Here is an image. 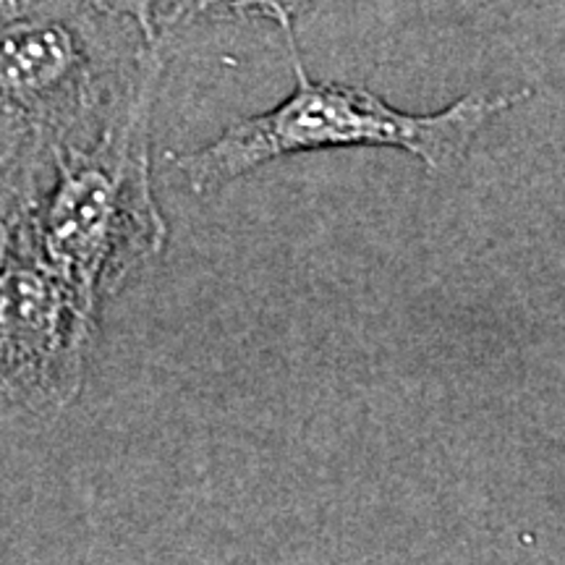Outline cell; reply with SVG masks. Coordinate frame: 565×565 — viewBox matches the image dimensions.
<instances>
[{
    "label": "cell",
    "mask_w": 565,
    "mask_h": 565,
    "mask_svg": "<svg viewBox=\"0 0 565 565\" xmlns=\"http://www.w3.org/2000/svg\"><path fill=\"white\" fill-rule=\"evenodd\" d=\"M162 45L87 0H30L0 17V154L53 168L160 87Z\"/></svg>",
    "instance_id": "6da1fadb"
},
{
    "label": "cell",
    "mask_w": 565,
    "mask_h": 565,
    "mask_svg": "<svg viewBox=\"0 0 565 565\" xmlns=\"http://www.w3.org/2000/svg\"><path fill=\"white\" fill-rule=\"evenodd\" d=\"M286 40L296 76L291 95L270 110L231 124L200 150L181 154L179 171L192 194H215L291 154L351 147L404 150L429 173H450L500 113L529 97V92H469L437 113H406L356 84L312 79L294 32Z\"/></svg>",
    "instance_id": "7a4b0ae2"
},
{
    "label": "cell",
    "mask_w": 565,
    "mask_h": 565,
    "mask_svg": "<svg viewBox=\"0 0 565 565\" xmlns=\"http://www.w3.org/2000/svg\"><path fill=\"white\" fill-rule=\"evenodd\" d=\"M147 89L113 129L55 160L34 215L42 257L100 303L166 252L168 221L152 181V110Z\"/></svg>",
    "instance_id": "3957f363"
},
{
    "label": "cell",
    "mask_w": 565,
    "mask_h": 565,
    "mask_svg": "<svg viewBox=\"0 0 565 565\" xmlns=\"http://www.w3.org/2000/svg\"><path fill=\"white\" fill-rule=\"evenodd\" d=\"M100 328V303L24 244L0 273V401L58 416L79 398Z\"/></svg>",
    "instance_id": "277c9868"
},
{
    "label": "cell",
    "mask_w": 565,
    "mask_h": 565,
    "mask_svg": "<svg viewBox=\"0 0 565 565\" xmlns=\"http://www.w3.org/2000/svg\"><path fill=\"white\" fill-rule=\"evenodd\" d=\"M317 0H173L162 19V38L175 26L196 19H267L280 26L282 34L294 32L303 13L315 9Z\"/></svg>",
    "instance_id": "5b68a950"
},
{
    "label": "cell",
    "mask_w": 565,
    "mask_h": 565,
    "mask_svg": "<svg viewBox=\"0 0 565 565\" xmlns=\"http://www.w3.org/2000/svg\"><path fill=\"white\" fill-rule=\"evenodd\" d=\"M92 9L108 13V17L126 19L131 24H137L145 38L154 42V45H162L166 38H162V19H166V0H87Z\"/></svg>",
    "instance_id": "8992f818"
}]
</instances>
